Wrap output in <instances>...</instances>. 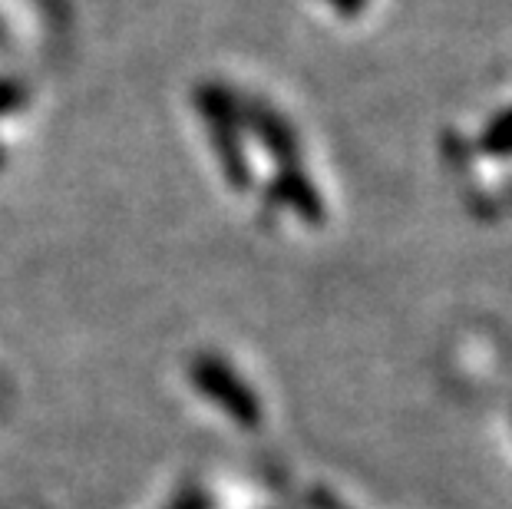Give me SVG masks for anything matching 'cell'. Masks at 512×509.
I'll list each match as a JSON object with an SVG mask.
<instances>
[{"label": "cell", "instance_id": "4", "mask_svg": "<svg viewBox=\"0 0 512 509\" xmlns=\"http://www.w3.org/2000/svg\"><path fill=\"white\" fill-rule=\"evenodd\" d=\"M275 199L291 205V209L298 215H304L308 222H318L324 215L321 199H318V192H314V186L301 176V172H294L291 166H285V172H281L278 182H275Z\"/></svg>", "mask_w": 512, "mask_h": 509}, {"label": "cell", "instance_id": "2", "mask_svg": "<svg viewBox=\"0 0 512 509\" xmlns=\"http://www.w3.org/2000/svg\"><path fill=\"white\" fill-rule=\"evenodd\" d=\"M195 381H199V387H205L215 400H222L225 410H232L238 420H245V424H255L258 420V400L248 394L242 381L219 361L209 357V361L195 364Z\"/></svg>", "mask_w": 512, "mask_h": 509}, {"label": "cell", "instance_id": "1", "mask_svg": "<svg viewBox=\"0 0 512 509\" xmlns=\"http://www.w3.org/2000/svg\"><path fill=\"white\" fill-rule=\"evenodd\" d=\"M195 103H199V113L205 116V123L212 129V143H215V153L222 159V169L225 176L235 182V186H248V162L242 146H238V110L232 103L222 86H199L195 93Z\"/></svg>", "mask_w": 512, "mask_h": 509}, {"label": "cell", "instance_id": "7", "mask_svg": "<svg viewBox=\"0 0 512 509\" xmlns=\"http://www.w3.org/2000/svg\"><path fill=\"white\" fill-rule=\"evenodd\" d=\"M337 7H344V10H354V7H361L364 0H334Z\"/></svg>", "mask_w": 512, "mask_h": 509}, {"label": "cell", "instance_id": "5", "mask_svg": "<svg viewBox=\"0 0 512 509\" xmlns=\"http://www.w3.org/2000/svg\"><path fill=\"white\" fill-rule=\"evenodd\" d=\"M486 149H493V153H512V113L506 119H499V123L489 129Z\"/></svg>", "mask_w": 512, "mask_h": 509}, {"label": "cell", "instance_id": "6", "mask_svg": "<svg viewBox=\"0 0 512 509\" xmlns=\"http://www.w3.org/2000/svg\"><path fill=\"white\" fill-rule=\"evenodd\" d=\"M20 103H24V90H20L17 83H10V80H0V116L17 110Z\"/></svg>", "mask_w": 512, "mask_h": 509}, {"label": "cell", "instance_id": "3", "mask_svg": "<svg viewBox=\"0 0 512 509\" xmlns=\"http://www.w3.org/2000/svg\"><path fill=\"white\" fill-rule=\"evenodd\" d=\"M238 116L248 119V126L255 129L261 146H265L271 156L278 162H285V166H291L294 156H298V146H294V133L285 119H281L275 110H268L265 103H245Z\"/></svg>", "mask_w": 512, "mask_h": 509}]
</instances>
